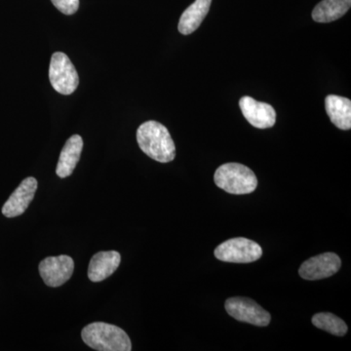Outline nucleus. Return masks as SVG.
<instances>
[{
  "label": "nucleus",
  "instance_id": "nucleus-17",
  "mask_svg": "<svg viewBox=\"0 0 351 351\" xmlns=\"http://www.w3.org/2000/svg\"><path fill=\"white\" fill-rule=\"evenodd\" d=\"M60 12L73 15L80 8V0H51Z\"/></svg>",
  "mask_w": 351,
  "mask_h": 351
},
{
  "label": "nucleus",
  "instance_id": "nucleus-4",
  "mask_svg": "<svg viewBox=\"0 0 351 351\" xmlns=\"http://www.w3.org/2000/svg\"><path fill=\"white\" fill-rule=\"evenodd\" d=\"M214 254L215 257L221 262L249 263L262 258L263 249L253 240L237 237L219 245Z\"/></svg>",
  "mask_w": 351,
  "mask_h": 351
},
{
  "label": "nucleus",
  "instance_id": "nucleus-8",
  "mask_svg": "<svg viewBox=\"0 0 351 351\" xmlns=\"http://www.w3.org/2000/svg\"><path fill=\"white\" fill-rule=\"evenodd\" d=\"M341 267V261L335 253H324L306 261L299 269L300 276L306 280H320L336 274Z\"/></svg>",
  "mask_w": 351,
  "mask_h": 351
},
{
  "label": "nucleus",
  "instance_id": "nucleus-13",
  "mask_svg": "<svg viewBox=\"0 0 351 351\" xmlns=\"http://www.w3.org/2000/svg\"><path fill=\"white\" fill-rule=\"evenodd\" d=\"M325 108L330 120L341 130H350L351 101L337 95H329L325 100Z\"/></svg>",
  "mask_w": 351,
  "mask_h": 351
},
{
  "label": "nucleus",
  "instance_id": "nucleus-12",
  "mask_svg": "<svg viewBox=\"0 0 351 351\" xmlns=\"http://www.w3.org/2000/svg\"><path fill=\"white\" fill-rule=\"evenodd\" d=\"M83 149V140L80 135H73L66 141L57 164L56 173L60 178L69 177L75 171Z\"/></svg>",
  "mask_w": 351,
  "mask_h": 351
},
{
  "label": "nucleus",
  "instance_id": "nucleus-9",
  "mask_svg": "<svg viewBox=\"0 0 351 351\" xmlns=\"http://www.w3.org/2000/svg\"><path fill=\"white\" fill-rule=\"evenodd\" d=\"M239 107L245 119L258 129L271 128L276 121V110L267 103H261L251 97L240 99Z\"/></svg>",
  "mask_w": 351,
  "mask_h": 351
},
{
  "label": "nucleus",
  "instance_id": "nucleus-14",
  "mask_svg": "<svg viewBox=\"0 0 351 351\" xmlns=\"http://www.w3.org/2000/svg\"><path fill=\"white\" fill-rule=\"evenodd\" d=\"M212 0H195L180 18L178 29L184 36L193 34L199 27L206 17L211 6Z\"/></svg>",
  "mask_w": 351,
  "mask_h": 351
},
{
  "label": "nucleus",
  "instance_id": "nucleus-11",
  "mask_svg": "<svg viewBox=\"0 0 351 351\" xmlns=\"http://www.w3.org/2000/svg\"><path fill=\"white\" fill-rule=\"evenodd\" d=\"M121 256L117 251L99 252L91 258L88 267V277L92 282H101L119 269Z\"/></svg>",
  "mask_w": 351,
  "mask_h": 351
},
{
  "label": "nucleus",
  "instance_id": "nucleus-16",
  "mask_svg": "<svg viewBox=\"0 0 351 351\" xmlns=\"http://www.w3.org/2000/svg\"><path fill=\"white\" fill-rule=\"evenodd\" d=\"M313 324L318 329L324 330L337 337H343L348 332V325L338 316L330 313L315 314L313 317Z\"/></svg>",
  "mask_w": 351,
  "mask_h": 351
},
{
  "label": "nucleus",
  "instance_id": "nucleus-15",
  "mask_svg": "<svg viewBox=\"0 0 351 351\" xmlns=\"http://www.w3.org/2000/svg\"><path fill=\"white\" fill-rule=\"evenodd\" d=\"M351 6V0H322L313 11L316 23H331L345 16Z\"/></svg>",
  "mask_w": 351,
  "mask_h": 351
},
{
  "label": "nucleus",
  "instance_id": "nucleus-2",
  "mask_svg": "<svg viewBox=\"0 0 351 351\" xmlns=\"http://www.w3.org/2000/svg\"><path fill=\"white\" fill-rule=\"evenodd\" d=\"M83 341L98 351H130L132 343L126 332L115 325L95 322L83 328Z\"/></svg>",
  "mask_w": 351,
  "mask_h": 351
},
{
  "label": "nucleus",
  "instance_id": "nucleus-6",
  "mask_svg": "<svg viewBox=\"0 0 351 351\" xmlns=\"http://www.w3.org/2000/svg\"><path fill=\"white\" fill-rule=\"evenodd\" d=\"M225 306L226 313L240 322L265 327L271 320L270 314L249 298H230L226 302Z\"/></svg>",
  "mask_w": 351,
  "mask_h": 351
},
{
  "label": "nucleus",
  "instance_id": "nucleus-7",
  "mask_svg": "<svg viewBox=\"0 0 351 351\" xmlns=\"http://www.w3.org/2000/svg\"><path fill=\"white\" fill-rule=\"evenodd\" d=\"M75 269V262L66 255L44 258L39 263V274L49 287H60L69 280Z\"/></svg>",
  "mask_w": 351,
  "mask_h": 351
},
{
  "label": "nucleus",
  "instance_id": "nucleus-5",
  "mask_svg": "<svg viewBox=\"0 0 351 351\" xmlns=\"http://www.w3.org/2000/svg\"><path fill=\"white\" fill-rule=\"evenodd\" d=\"M51 85L58 93L68 96L75 91L80 84V76L75 66L63 52L52 55L49 68Z\"/></svg>",
  "mask_w": 351,
  "mask_h": 351
},
{
  "label": "nucleus",
  "instance_id": "nucleus-10",
  "mask_svg": "<svg viewBox=\"0 0 351 351\" xmlns=\"http://www.w3.org/2000/svg\"><path fill=\"white\" fill-rule=\"evenodd\" d=\"M38 186L36 178L29 177L25 179L2 207V214L7 218H15L24 214L34 200Z\"/></svg>",
  "mask_w": 351,
  "mask_h": 351
},
{
  "label": "nucleus",
  "instance_id": "nucleus-1",
  "mask_svg": "<svg viewBox=\"0 0 351 351\" xmlns=\"http://www.w3.org/2000/svg\"><path fill=\"white\" fill-rule=\"evenodd\" d=\"M138 147L147 156L160 163L174 160L176 147L169 131L159 122H145L137 131Z\"/></svg>",
  "mask_w": 351,
  "mask_h": 351
},
{
  "label": "nucleus",
  "instance_id": "nucleus-3",
  "mask_svg": "<svg viewBox=\"0 0 351 351\" xmlns=\"http://www.w3.org/2000/svg\"><path fill=\"white\" fill-rule=\"evenodd\" d=\"M215 184L232 195H248L258 186V179L253 171L239 163L219 166L214 175Z\"/></svg>",
  "mask_w": 351,
  "mask_h": 351
}]
</instances>
